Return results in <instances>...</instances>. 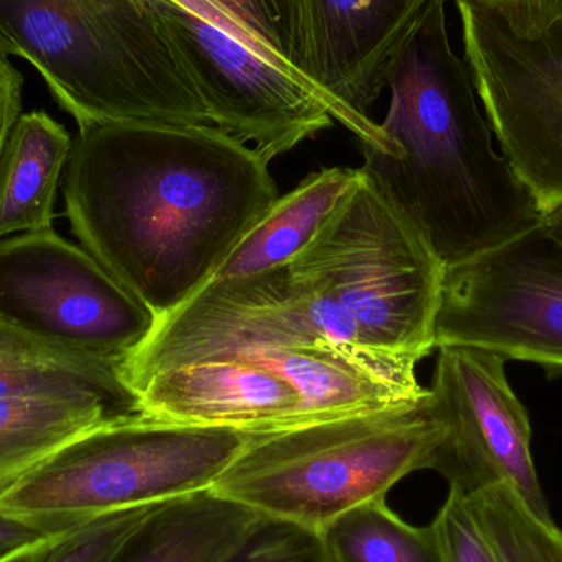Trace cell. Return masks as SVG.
Returning <instances> with one entry per match:
<instances>
[{
    "mask_svg": "<svg viewBox=\"0 0 562 562\" xmlns=\"http://www.w3.org/2000/svg\"><path fill=\"white\" fill-rule=\"evenodd\" d=\"M359 173V168L334 167L307 175L247 231L210 281L247 279L293 262L326 226Z\"/></svg>",
    "mask_w": 562,
    "mask_h": 562,
    "instance_id": "obj_16",
    "label": "cell"
},
{
    "mask_svg": "<svg viewBox=\"0 0 562 562\" xmlns=\"http://www.w3.org/2000/svg\"><path fill=\"white\" fill-rule=\"evenodd\" d=\"M501 151L544 213L562 203V0H456Z\"/></svg>",
    "mask_w": 562,
    "mask_h": 562,
    "instance_id": "obj_7",
    "label": "cell"
},
{
    "mask_svg": "<svg viewBox=\"0 0 562 562\" xmlns=\"http://www.w3.org/2000/svg\"><path fill=\"white\" fill-rule=\"evenodd\" d=\"M266 59L306 81L297 0H177ZM307 82V81H306ZM310 85V82H307Z\"/></svg>",
    "mask_w": 562,
    "mask_h": 562,
    "instance_id": "obj_19",
    "label": "cell"
},
{
    "mask_svg": "<svg viewBox=\"0 0 562 562\" xmlns=\"http://www.w3.org/2000/svg\"><path fill=\"white\" fill-rule=\"evenodd\" d=\"M223 562H329L319 533L259 518L243 543Z\"/></svg>",
    "mask_w": 562,
    "mask_h": 562,
    "instance_id": "obj_22",
    "label": "cell"
},
{
    "mask_svg": "<svg viewBox=\"0 0 562 562\" xmlns=\"http://www.w3.org/2000/svg\"><path fill=\"white\" fill-rule=\"evenodd\" d=\"M71 530L63 531L56 535H43V537L33 538L19 547L0 553V562H46L55 548L68 537Z\"/></svg>",
    "mask_w": 562,
    "mask_h": 562,
    "instance_id": "obj_25",
    "label": "cell"
},
{
    "mask_svg": "<svg viewBox=\"0 0 562 562\" xmlns=\"http://www.w3.org/2000/svg\"><path fill=\"white\" fill-rule=\"evenodd\" d=\"M436 0H297L306 81L360 147L396 157L369 111L396 56Z\"/></svg>",
    "mask_w": 562,
    "mask_h": 562,
    "instance_id": "obj_12",
    "label": "cell"
},
{
    "mask_svg": "<svg viewBox=\"0 0 562 562\" xmlns=\"http://www.w3.org/2000/svg\"><path fill=\"white\" fill-rule=\"evenodd\" d=\"M0 53L26 59L78 127L211 124L155 0H0Z\"/></svg>",
    "mask_w": 562,
    "mask_h": 562,
    "instance_id": "obj_3",
    "label": "cell"
},
{
    "mask_svg": "<svg viewBox=\"0 0 562 562\" xmlns=\"http://www.w3.org/2000/svg\"><path fill=\"white\" fill-rule=\"evenodd\" d=\"M38 535L0 518V553L10 550V548L19 547V544L33 540Z\"/></svg>",
    "mask_w": 562,
    "mask_h": 562,
    "instance_id": "obj_26",
    "label": "cell"
},
{
    "mask_svg": "<svg viewBox=\"0 0 562 562\" xmlns=\"http://www.w3.org/2000/svg\"><path fill=\"white\" fill-rule=\"evenodd\" d=\"M386 88L380 127L398 155L360 147V170L445 269L543 223L540 201L495 148L474 76L449 42L446 0L432 3L403 46Z\"/></svg>",
    "mask_w": 562,
    "mask_h": 562,
    "instance_id": "obj_2",
    "label": "cell"
},
{
    "mask_svg": "<svg viewBox=\"0 0 562 562\" xmlns=\"http://www.w3.org/2000/svg\"><path fill=\"white\" fill-rule=\"evenodd\" d=\"M160 505L125 508L79 525L46 562H114Z\"/></svg>",
    "mask_w": 562,
    "mask_h": 562,
    "instance_id": "obj_21",
    "label": "cell"
},
{
    "mask_svg": "<svg viewBox=\"0 0 562 562\" xmlns=\"http://www.w3.org/2000/svg\"><path fill=\"white\" fill-rule=\"evenodd\" d=\"M468 495L497 562H562V531L504 482Z\"/></svg>",
    "mask_w": 562,
    "mask_h": 562,
    "instance_id": "obj_20",
    "label": "cell"
},
{
    "mask_svg": "<svg viewBox=\"0 0 562 562\" xmlns=\"http://www.w3.org/2000/svg\"><path fill=\"white\" fill-rule=\"evenodd\" d=\"M319 538L329 562H442L435 525L408 524L386 497L340 515Z\"/></svg>",
    "mask_w": 562,
    "mask_h": 562,
    "instance_id": "obj_18",
    "label": "cell"
},
{
    "mask_svg": "<svg viewBox=\"0 0 562 562\" xmlns=\"http://www.w3.org/2000/svg\"><path fill=\"white\" fill-rule=\"evenodd\" d=\"M445 436L428 389L403 405L257 432L210 491L259 517L319 533L435 468Z\"/></svg>",
    "mask_w": 562,
    "mask_h": 562,
    "instance_id": "obj_4",
    "label": "cell"
},
{
    "mask_svg": "<svg viewBox=\"0 0 562 562\" xmlns=\"http://www.w3.org/2000/svg\"><path fill=\"white\" fill-rule=\"evenodd\" d=\"M78 128L63 178L69 226L158 319L213 279L280 198L269 161L216 125Z\"/></svg>",
    "mask_w": 562,
    "mask_h": 562,
    "instance_id": "obj_1",
    "label": "cell"
},
{
    "mask_svg": "<svg viewBox=\"0 0 562 562\" xmlns=\"http://www.w3.org/2000/svg\"><path fill=\"white\" fill-rule=\"evenodd\" d=\"M543 223L548 231L562 244V203L547 211Z\"/></svg>",
    "mask_w": 562,
    "mask_h": 562,
    "instance_id": "obj_27",
    "label": "cell"
},
{
    "mask_svg": "<svg viewBox=\"0 0 562 562\" xmlns=\"http://www.w3.org/2000/svg\"><path fill=\"white\" fill-rule=\"evenodd\" d=\"M161 22L196 86L211 124L266 161L333 125L323 95L270 65L177 0H155Z\"/></svg>",
    "mask_w": 562,
    "mask_h": 562,
    "instance_id": "obj_10",
    "label": "cell"
},
{
    "mask_svg": "<svg viewBox=\"0 0 562 562\" xmlns=\"http://www.w3.org/2000/svg\"><path fill=\"white\" fill-rule=\"evenodd\" d=\"M147 418L269 432L301 425V398L284 376L243 357L158 370L135 386Z\"/></svg>",
    "mask_w": 562,
    "mask_h": 562,
    "instance_id": "obj_13",
    "label": "cell"
},
{
    "mask_svg": "<svg viewBox=\"0 0 562 562\" xmlns=\"http://www.w3.org/2000/svg\"><path fill=\"white\" fill-rule=\"evenodd\" d=\"M435 344L479 347L562 375V244L544 223L445 270Z\"/></svg>",
    "mask_w": 562,
    "mask_h": 562,
    "instance_id": "obj_8",
    "label": "cell"
},
{
    "mask_svg": "<svg viewBox=\"0 0 562 562\" xmlns=\"http://www.w3.org/2000/svg\"><path fill=\"white\" fill-rule=\"evenodd\" d=\"M481 2H501V0H481Z\"/></svg>",
    "mask_w": 562,
    "mask_h": 562,
    "instance_id": "obj_28",
    "label": "cell"
},
{
    "mask_svg": "<svg viewBox=\"0 0 562 562\" xmlns=\"http://www.w3.org/2000/svg\"><path fill=\"white\" fill-rule=\"evenodd\" d=\"M256 435L147 416L117 419L0 491V518L43 537L125 508L210 491Z\"/></svg>",
    "mask_w": 562,
    "mask_h": 562,
    "instance_id": "obj_5",
    "label": "cell"
},
{
    "mask_svg": "<svg viewBox=\"0 0 562 562\" xmlns=\"http://www.w3.org/2000/svg\"><path fill=\"white\" fill-rule=\"evenodd\" d=\"M23 76L0 53V155L16 119L22 115Z\"/></svg>",
    "mask_w": 562,
    "mask_h": 562,
    "instance_id": "obj_24",
    "label": "cell"
},
{
    "mask_svg": "<svg viewBox=\"0 0 562 562\" xmlns=\"http://www.w3.org/2000/svg\"><path fill=\"white\" fill-rule=\"evenodd\" d=\"M431 524L438 535L442 562H497L469 507L468 495L459 488L449 487L448 497Z\"/></svg>",
    "mask_w": 562,
    "mask_h": 562,
    "instance_id": "obj_23",
    "label": "cell"
},
{
    "mask_svg": "<svg viewBox=\"0 0 562 562\" xmlns=\"http://www.w3.org/2000/svg\"><path fill=\"white\" fill-rule=\"evenodd\" d=\"M505 362L479 347H438L429 393L446 436L432 471L464 494L504 482L540 517L553 520L531 456L530 419L508 383Z\"/></svg>",
    "mask_w": 562,
    "mask_h": 562,
    "instance_id": "obj_11",
    "label": "cell"
},
{
    "mask_svg": "<svg viewBox=\"0 0 562 562\" xmlns=\"http://www.w3.org/2000/svg\"><path fill=\"white\" fill-rule=\"evenodd\" d=\"M135 418L85 400L0 398V491L86 432Z\"/></svg>",
    "mask_w": 562,
    "mask_h": 562,
    "instance_id": "obj_17",
    "label": "cell"
},
{
    "mask_svg": "<svg viewBox=\"0 0 562 562\" xmlns=\"http://www.w3.org/2000/svg\"><path fill=\"white\" fill-rule=\"evenodd\" d=\"M72 138L46 112L20 115L0 155V239L53 229Z\"/></svg>",
    "mask_w": 562,
    "mask_h": 562,
    "instance_id": "obj_15",
    "label": "cell"
},
{
    "mask_svg": "<svg viewBox=\"0 0 562 562\" xmlns=\"http://www.w3.org/2000/svg\"><path fill=\"white\" fill-rule=\"evenodd\" d=\"M121 363L43 339L0 317V398L85 400L144 416Z\"/></svg>",
    "mask_w": 562,
    "mask_h": 562,
    "instance_id": "obj_14",
    "label": "cell"
},
{
    "mask_svg": "<svg viewBox=\"0 0 562 562\" xmlns=\"http://www.w3.org/2000/svg\"><path fill=\"white\" fill-rule=\"evenodd\" d=\"M0 317L43 339L122 360L157 326L147 304L55 229L0 239Z\"/></svg>",
    "mask_w": 562,
    "mask_h": 562,
    "instance_id": "obj_9",
    "label": "cell"
},
{
    "mask_svg": "<svg viewBox=\"0 0 562 562\" xmlns=\"http://www.w3.org/2000/svg\"><path fill=\"white\" fill-rule=\"evenodd\" d=\"M359 171L326 226L286 269L337 307L363 346L419 362L436 349L446 269Z\"/></svg>",
    "mask_w": 562,
    "mask_h": 562,
    "instance_id": "obj_6",
    "label": "cell"
}]
</instances>
